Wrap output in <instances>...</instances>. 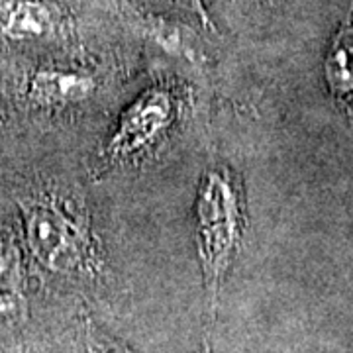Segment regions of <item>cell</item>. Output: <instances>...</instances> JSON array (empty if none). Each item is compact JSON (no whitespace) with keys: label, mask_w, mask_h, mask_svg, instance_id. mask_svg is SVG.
Segmentation results:
<instances>
[{"label":"cell","mask_w":353,"mask_h":353,"mask_svg":"<svg viewBox=\"0 0 353 353\" xmlns=\"http://www.w3.org/2000/svg\"><path fill=\"white\" fill-rule=\"evenodd\" d=\"M194 220L196 250L206 289V316L212 324L220 287L240 248L243 230L240 183L224 165L210 167L202 175L194 199Z\"/></svg>","instance_id":"cell-1"},{"label":"cell","mask_w":353,"mask_h":353,"mask_svg":"<svg viewBox=\"0 0 353 353\" xmlns=\"http://www.w3.org/2000/svg\"><path fill=\"white\" fill-rule=\"evenodd\" d=\"M26 243L38 263L55 273L81 269L90 257V238L81 214L51 192L18 199Z\"/></svg>","instance_id":"cell-2"},{"label":"cell","mask_w":353,"mask_h":353,"mask_svg":"<svg viewBox=\"0 0 353 353\" xmlns=\"http://www.w3.org/2000/svg\"><path fill=\"white\" fill-rule=\"evenodd\" d=\"M176 114L173 92L165 87L141 90L122 110L101 150V161L116 165L143 153L163 138Z\"/></svg>","instance_id":"cell-3"},{"label":"cell","mask_w":353,"mask_h":353,"mask_svg":"<svg viewBox=\"0 0 353 353\" xmlns=\"http://www.w3.org/2000/svg\"><path fill=\"white\" fill-rule=\"evenodd\" d=\"M65 14L53 0H0V41L34 43L55 38Z\"/></svg>","instance_id":"cell-4"},{"label":"cell","mask_w":353,"mask_h":353,"mask_svg":"<svg viewBox=\"0 0 353 353\" xmlns=\"http://www.w3.org/2000/svg\"><path fill=\"white\" fill-rule=\"evenodd\" d=\"M94 77L75 69L43 67L26 81V99L38 108H69L85 102L94 92Z\"/></svg>","instance_id":"cell-5"},{"label":"cell","mask_w":353,"mask_h":353,"mask_svg":"<svg viewBox=\"0 0 353 353\" xmlns=\"http://www.w3.org/2000/svg\"><path fill=\"white\" fill-rule=\"evenodd\" d=\"M326 81L332 94L353 108V16L332 41L326 57Z\"/></svg>","instance_id":"cell-6"},{"label":"cell","mask_w":353,"mask_h":353,"mask_svg":"<svg viewBox=\"0 0 353 353\" xmlns=\"http://www.w3.org/2000/svg\"><path fill=\"white\" fill-rule=\"evenodd\" d=\"M173 2L183 6V8H187L189 12L196 14L204 26H210V16H208L206 6H204V0H173Z\"/></svg>","instance_id":"cell-7"}]
</instances>
